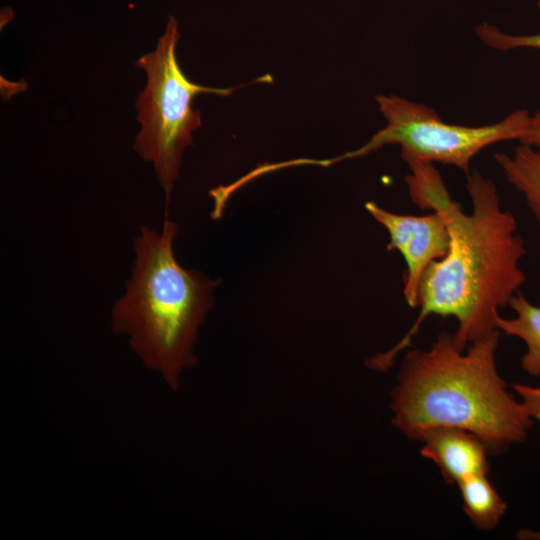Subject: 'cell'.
Returning <instances> with one entry per match:
<instances>
[{"instance_id":"cell-1","label":"cell","mask_w":540,"mask_h":540,"mask_svg":"<svg viewBox=\"0 0 540 540\" xmlns=\"http://www.w3.org/2000/svg\"><path fill=\"white\" fill-rule=\"evenodd\" d=\"M410 173L405 183L421 209L440 212L449 228L445 255L425 270L419 285V314L410 330L392 349L368 360L381 371L393 365L430 315L454 317L453 334L464 350L476 339L498 330L499 309L520 291L526 275L520 261L526 255L514 215L500 205L495 183L478 171L466 175L472 212L465 213L450 196L434 163L404 160Z\"/></svg>"},{"instance_id":"cell-2","label":"cell","mask_w":540,"mask_h":540,"mask_svg":"<svg viewBox=\"0 0 540 540\" xmlns=\"http://www.w3.org/2000/svg\"><path fill=\"white\" fill-rule=\"evenodd\" d=\"M499 337L492 331L462 350L441 332L429 349L408 351L392 392L394 426L414 440L435 427L464 429L491 452L523 441L533 420L498 373Z\"/></svg>"},{"instance_id":"cell-3","label":"cell","mask_w":540,"mask_h":540,"mask_svg":"<svg viewBox=\"0 0 540 540\" xmlns=\"http://www.w3.org/2000/svg\"><path fill=\"white\" fill-rule=\"evenodd\" d=\"M176 222L165 218L156 232L141 226L125 294L114 304L111 327L128 337L132 351L171 389L196 363L194 346L219 280L182 267L174 253Z\"/></svg>"},{"instance_id":"cell-4","label":"cell","mask_w":540,"mask_h":540,"mask_svg":"<svg viewBox=\"0 0 540 540\" xmlns=\"http://www.w3.org/2000/svg\"><path fill=\"white\" fill-rule=\"evenodd\" d=\"M178 27L176 18L170 16L156 49L136 62L145 70L147 83L136 101L141 129L134 149L143 160L153 163L167 205L179 177L183 151L192 145V132L202 123L193 99L199 94L229 96L244 86L214 88L192 82L176 58Z\"/></svg>"},{"instance_id":"cell-5","label":"cell","mask_w":540,"mask_h":540,"mask_svg":"<svg viewBox=\"0 0 540 540\" xmlns=\"http://www.w3.org/2000/svg\"><path fill=\"white\" fill-rule=\"evenodd\" d=\"M375 100L386 119L385 127L361 147L327 159L328 166L366 156L386 145H399L403 160L414 158L450 165L467 175L471 161L484 148L498 142L519 141L531 116L527 110L518 109L499 122L467 126L446 123L432 108L397 95H378Z\"/></svg>"},{"instance_id":"cell-6","label":"cell","mask_w":540,"mask_h":540,"mask_svg":"<svg viewBox=\"0 0 540 540\" xmlns=\"http://www.w3.org/2000/svg\"><path fill=\"white\" fill-rule=\"evenodd\" d=\"M368 213L389 234L387 250H397L404 258L403 296L406 303L416 308L421 278L427 267L442 258L449 247L450 235L445 217L437 211L413 216L388 211L377 203L365 204Z\"/></svg>"},{"instance_id":"cell-7","label":"cell","mask_w":540,"mask_h":540,"mask_svg":"<svg viewBox=\"0 0 540 540\" xmlns=\"http://www.w3.org/2000/svg\"><path fill=\"white\" fill-rule=\"evenodd\" d=\"M419 441L423 457L432 460L447 483H459L474 475L488 473L484 442L474 433L455 427H435L425 431Z\"/></svg>"},{"instance_id":"cell-8","label":"cell","mask_w":540,"mask_h":540,"mask_svg":"<svg viewBox=\"0 0 540 540\" xmlns=\"http://www.w3.org/2000/svg\"><path fill=\"white\" fill-rule=\"evenodd\" d=\"M516 316L511 319L498 317L496 327L507 336L524 341L526 352L521 358L522 369L531 376H540V307L532 304L521 291L509 301Z\"/></svg>"},{"instance_id":"cell-9","label":"cell","mask_w":540,"mask_h":540,"mask_svg":"<svg viewBox=\"0 0 540 540\" xmlns=\"http://www.w3.org/2000/svg\"><path fill=\"white\" fill-rule=\"evenodd\" d=\"M494 160L540 226V148L520 144L512 154L495 153Z\"/></svg>"},{"instance_id":"cell-10","label":"cell","mask_w":540,"mask_h":540,"mask_svg":"<svg viewBox=\"0 0 540 540\" xmlns=\"http://www.w3.org/2000/svg\"><path fill=\"white\" fill-rule=\"evenodd\" d=\"M463 509L474 526L491 530L506 510V503L487 478L486 473L471 475L458 483Z\"/></svg>"},{"instance_id":"cell-11","label":"cell","mask_w":540,"mask_h":540,"mask_svg":"<svg viewBox=\"0 0 540 540\" xmlns=\"http://www.w3.org/2000/svg\"><path fill=\"white\" fill-rule=\"evenodd\" d=\"M536 5L540 9V0H537ZM475 33L482 43L499 51L522 48L540 50V33L529 35L507 34L498 27L487 23L478 25L475 28Z\"/></svg>"},{"instance_id":"cell-12","label":"cell","mask_w":540,"mask_h":540,"mask_svg":"<svg viewBox=\"0 0 540 540\" xmlns=\"http://www.w3.org/2000/svg\"><path fill=\"white\" fill-rule=\"evenodd\" d=\"M512 388L521 397V404L527 415L532 419L540 420V387L515 383Z\"/></svg>"},{"instance_id":"cell-13","label":"cell","mask_w":540,"mask_h":540,"mask_svg":"<svg viewBox=\"0 0 540 540\" xmlns=\"http://www.w3.org/2000/svg\"><path fill=\"white\" fill-rule=\"evenodd\" d=\"M518 142L520 144L540 148V110L530 116L528 127Z\"/></svg>"},{"instance_id":"cell-14","label":"cell","mask_w":540,"mask_h":540,"mask_svg":"<svg viewBox=\"0 0 540 540\" xmlns=\"http://www.w3.org/2000/svg\"><path fill=\"white\" fill-rule=\"evenodd\" d=\"M517 538L523 540H540V531L520 529L517 532Z\"/></svg>"}]
</instances>
